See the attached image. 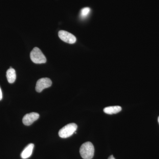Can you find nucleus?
I'll return each mask as SVG.
<instances>
[{
	"label": "nucleus",
	"mask_w": 159,
	"mask_h": 159,
	"mask_svg": "<svg viewBox=\"0 0 159 159\" xmlns=\"http://www.w3.org/2000/svg\"><path fill=\"white\" fill-rule=\"evenodd\" d=\"M94 147L91 142L84 143L80 149V156L84 159H92L94 156Z\"/></svg>",
	"instance_id": "1"
},
{
	"label": "nucleus",
	"mask_w": 159,
	"mask_h": 159,
	"mask_svg": "<svg viewBox=\"0 0 159 159\" xmlns=\"http://www.w3.org/2000/svg\"><path fill=\"white\" fill-rule=\"evenodd\" d=\"M77 128V124L74 123H69L60 129L58 135L60 138L63 139L69 138L76 132Z\"/></svg>",
	"instance_id": "2"
},
{
	"label": "nucleus",
	"mask_w": 159,
	"mask_h": 159,
	"mask_svg": "<svg viewBox=\"0 0 159 159\" xmlns=\"http://www.w3.org/2000/svg\"><path fill=\"white\" fill-rule=\"evenodd\" d=\"M30 58L35 64L45 63L47 59L43 52L39 48H34L30 53Z\"/></svg>",
	"instance_id": "3"
},
{
	"label": "nucleus",
	"mask_w": 159,
	"mask_h": 159,
	"mask_svg": "<svg viewBox=\"0 0 159 159\" xmlns=\"http://www.w3.org/2000/svg\"><path fill=\"white\" fill-rule=\"evenodd\" d=\"M52 85V81L51 80L48 78H41L38 80L36 83L35 89L38 93L42 92L45 89L50 87Z\"/></svg>",
	"instance_id": "4"
},
{
	"label": "nucleus",
	"mask_w": 159,
	"mask_h": 159,
	"mask_svg": "<svg viewBox=\"0 0 159 159\" xmlns=\"http://www.w3.org/2000/svg\"><path fill=\"white\" fill-rule=\"evenodd\" d=\"M58 36L63 41L70 44H74L77 41V39L74 35L68 31L63 30L59 31Z\"/></svg>",
	"instance_id": "5"
},
{
	"label": "nucleus",
	"mask_w": 159,
	"mask_h": 159,
	"mask_svg": "<svg viewBox=\"0 0 159 159\" xmlns=\"http://www.w3.org/2000/svg\"><path fill=\"white\" fill-rule=\"evenodd\" d=\"M39 114L36 112L27 114L23 117L22 121L24 125H30L39 118Z\"/></svg>",
	"instance_id": "6"
},
{
	"label": "nucleus",
	"mask_w": 159,
	"mask_h": 159,
	"mask_svg": "<svg viewBox=\"0 0 159 159\" xmlns=\"http://www.w3.org/2000/svg\"><path fill=\"white\" fill-rule=\"evenodd\" d=\"M34 145L32 143L27 145L21 154V157L23 159H26L30 157L32 154Z\"/></svg>",
	"instance_id": "7"
},
{
	"label": "nucleus",
	"mask_w": 159,
	"mask_h": 159,
	"mask_svg": "<svg viewBox=\"0 0 159 159\" xmlns=\"http://www.w3.org/2000/svg\"><path fill=\"white\" fill-rule=\"evenodd\" d=\"M6 77L9 83H13L16 79V73L15 70L10 67V69H9L6 72Z\"/></svg>",
	"instance_id": "8"
},
{
	"label": "nucleus",
	"mask_w": 159,
	"mask_h": 159,
	"mask_svg": "<svg viewBox=\"0 0 159 159\" xmlns=\"http://www.w3.org/2000/svg\"><path fill=\"white\" fill-rule=\"evenodd\" d=\"M122 110V107L119 106H110L105 107L103 109V111L105 113L109 115L116 114Z\"/></svg>",
	"instance_id": "9"
},
{
	"label": "nucleus",
	"mask_w": 159,
	"mask_h": 159,
	"mask_svg": "<svg viewBox=\"0 0 159 159\" xmlns=\"http://www.w3.org/2000/svg\"><path fill=\"white\" fill-rule=\"evenodd\" d=\"M91 9L89 7H85L83 8L80 11V16L82 19L85 18L88 16L90 12Z\"/></svg>",
	"instance_id": "10"
},
{
	"label": "nucleus",
	"mask_w": 159,
	"mask_h": 159,
	"mask_svg": "<svg viewBox=\"0 0 159 159\" xmlns=\"http://www.w3.org/2000/svg\"><path fill=\"white\" fill-rule=\"evenodd\" d=\"M2 90L0 88V100H2Z\"/></svg>",
	"instance_id": "11"
},
{
	"label": "nucleus",
	"mask_w": 159,
	"mask_h": 159,
	"mask_svg": "<svg viewBox=\"0 0 159 159\" xmlns=\"http://www.w3.org/2000/svg\"><path fill=\"white\" fill-rule=\"evenodd\" d=\"M108 159H116L115 158V157H114L113 156V155H111V156H110L109 157Z\"/></svg>",
	"instance_id": "12"
},
{
	"label": "nucleus",
	"mask_w": 159,
	"mask_h": 159,
	"mask_svg": "<svg viewBox=\"0 0 159 159\" xmlns=\"http://www.w3.org/2000/svg\"><path fill=\"white\" fill-rule=\"evenodd\" d=\"M158 122L159 123V117H158Z\"/></svg>",
	"instance_id": "13"
}]
</instances>
